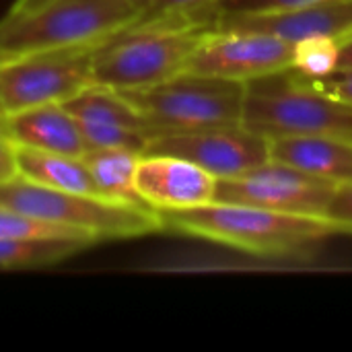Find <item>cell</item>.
<instances>
[{"label": "cell", "mask_w": 352, "mask_h": 352, "mask_svg": "<svg viewBox=\"0 0 352 352\" xmlns=\"http://www.w3.org/2000/svg\"><path fill=\"white\" fill-rule=\"evenodd\" d=\"M93 243L82 239H10L0 237V268L25 270L58 264Z\"/></svg>", "instance_id": "obj_18"}, {"label": "cell", "mask_w": 352, "mask_h": 352, "mask_svg": "<svg viewBox=\"0 0 352 352\" xmlns=\"http://www.w3.org/2000/svg\"><path fill=\"white\" fill-rule=\"evenodd\" d=\"M217 23L212 6L198 12L138 19L95 47L93 82L130 91L171 80L186 72L194 52L217 29Z\"/></svg>", "instance_id": "obj_1"}, {"label": "cell", "mask_w": 352, "mask_h": 352, "mask_svg": "<svg viewBox=\"0 0 352 352\" xmlns=\"http://www.w3.org/2000/svg\"><path fill=\"white\" fill-rule=\"evenodd\" d=\"M336 186L334 182L270 159L241 175L217 179L212 202L248 204L285 214L326 219Z\"/></svg>", "instance_id": "obj_8"}, {"label": "cell", "mask_w": 352, "mask_h": 352, "mask_svg": "<svg viewBox=\"0 0 352 352\" xmlns=\"http://www.w3.org/2000/svg\"><path fill=\"white\" fill-rule=\"evenodd\" d=\"M134 0H52L0 21V60L37 52L99 45L142 14Z\"/></svg>", "instance_id": "obj_4"}, {"label": "cell", "mask_w": 352, "mask_h": 352, "mask_svg": "<svg viewBox=\"0 0 352 352\" xmlns=\"http://www.w3.org/2000/svg\"><path fill=\"white\" fill-rule=\"evenodd\" d=\"M270 159L293 165L309 175L346 184L352 182V140L336 136L270 138Z\"/></svg>", "instance_id": "obj_14"}, {"label": "cell", "mask_w": 352, "mask_h": 352, "mask_svg": "<svg viewBox=\"0 0 352 352\" xmlns=\"http://www.w3.org/2000/svg\"><path fill=\"white\" fill-rule=\"evenodd\" d=\"M326 221L336 233H352V182L336 186L326 210Z\"/></svg>", "instance_id": "obj_23"}, {"label": "cell", "mask_w": 352, "mask_h": 352, "mask_svg": "<svg viewBox=\"0 0 352 352\" xmlns=\"http://www.w3.org/2000/svg\"><path fill=\"white\" fill-rule=\"evenodd\" d=\"M0 206L45 223L85 231L97 241L128 239L163 231L161 217L153 208H138L101 196L54 190L29 182L19 173L0 184Z\"/></svg>", "instance_id": "obj_5"}, {"label": "cell", "mask_w": 352, "mask_h": 352, "mask_svg": "<svg viewBox=\"0 0 352 352\" xmlns=\"http://www.w3.org/2000/svg\"><path fill=\"white\" fill-rule=\"evenodd\" d=\"M338 70H352V33L340 41V62Z\"/></svg>", "instance_id": "obj_27"}, {"label": "cell", "mask_w": 352, "mask_h": 352, "mask_svg": "<svg viewBox=\"0 0 352 352\" xmlns=\"http://www.w3.org/2000/svg\"><path fill=\"white\" fill-rule=\"evenodd\" d=\"M214 0H146L142 14L138 19H155L163 14H182V12H198L212 6ZM136 19V21H138Z\"/></svg>", "instance_id": "obj_24"}, {"label": "cell", "mask_w": 352, "mask_h": 352, "mask_svg": "<svg viewBox=\"0 0 352 352\" xmlns=\"http://www.w3.org/2000/svg\"><path fill=\"white\" fill-rule=\"evenodd\" d=\"M78 122H95V124H118L136 130H146L159 136V132L126 101V97L103 85H89L70 99L62 103Z\"/></svg>", "instance_id": "obj_17"}, {"label": "cell", "mask_w": 352, "mask_h": 352, "mask_svg": "<svg viewBox=\"0 0 352 352\" xmlns=\"http://www.w3.org/2000/svg\"><path fill=\"white\" fill-rule=\"evenodd\" d=\"M241 124L264 136H336L352 140V105L285 68L245 82Z\"/></svg>", "instance_id": "obj_3"}, {"label": "cell", "mask_w": 352, "mask_h": 352, "mask_svg": "<svg viewBox=\"0 0 352 352\" xmlns=\"http://www.w3.org/2000/svg\"><path fill=\"white\" fill-rule=\"evenodd\" d=\"M142 153L130 148H91L82 155L101 196L120 204L151 208L136 190V167ZM155 210V208H153Z\"/></svg>", "instance_id": "obj_16"}, {"label": "cell", "mask_w": 352, "mask_h": 352, "mask_svg": "<svg viewBox=\"0 0 352 352\" xmlns=\"http://www.w3.org/2000/svg\"><path fill=\"white\" fill-rule=\"evenodd\" d=\"M217 29L258 31L293 45L311 37H334L342 41L352 33V0H318L272 14L225 16L219 19Z\"/></svg>", "instance_id": "obj_12"}, {"label": "cell", "mask_w": 352, "mask_h": 352, "mask_svg": "<svg viewBox=\"0 0 352 352\" xmlns=\"http://www.w3.org/2000/svg\"><path fill=\"white\" fill-rule=\"evenodd\" d=\"M144 153L175 155L200 165L217 179H227L270 161V140L248 130L243 124H231L167 132L157 136Z\"/></svg>", "instance_id": "obj_9"}, {"label": "cell", "mask_w": 352, "mask_h": 352, "mask_svg": "<svg viewBox=\"0 0 352 352\" xmlns=\"http://www.w3.org/2000/svg\"><path fill=\"white\" fill-rule=\"evenodd\" d=\"M340 39L311 37L293 45V70L309 78H322L338 70Z\"/></svg>", "instance_id": "obj_20"}, {"label": "cell", "mask_w": 352, "mask_h": 352, "mask_svg": "<svg viewBox=\"0 0 352 352\" xmlns=\"http://www.w3.org/2000/svg\"><path fill=\"white\" fill-rule=\"evenodd\" d=\"M50 0H16L12 6H10V10H8V14H23V12H29V10H33V8H37V6H43V4H47Z\"/></svg>", "instance_id": "obj_28"}, {"label": "cell", "mask_w": 352, "mask_h": 352, "mask_svg": "<svg viewBox=\"0 0 352 352\" xmlns=\"http://www.w3.org/2000/svg\"><path fill=\"white\" fill-rule=\"evenodd\" d=\"M16 171L21 177L54 190L101 196L82 157L16 148Z\"/></svg>", "instance_id": "obj_15"}, {"label": "cell", "mask_w": 352, "mask_h": 352, "mask_svg": "<svg viewBox=\"0 0 352 352\" xmlns=\"http://www.w3.org/2000/svg\"><path fill=\"white\" fill-rule=\"evenodd\" d=\"M293 66V43L258 31L214 29L194 52L186 72L248 82Z\"/></svg>", "instance_id": "obj_10"}, {"label": "cell", "mask_w": 352, "mask_h": 352, "mask_svg": "<svg viewBox=\"0 0 352 352\" xmlns=\"http://www.w3.org/2000/svg\"><path fill=\"white\" fill-rule=\"evenodd\" d=\"M50 2H52V0H50ZM134 2H142V4H144V2H146V0H134Z\"/></svg>", "instance_id": "obj_30"}, {"label": "cell", "mask_w": 352, "mask_h": 352, "mask_svg": "<svg viewBox=\"0 0 352 352\" xmlns=\"http://www.w3.org/2000/svg\"><path fill=\"white\" fill-rule=\"evenodd\" d=\"M120 93L161 136L241 124L245 82L184 72L155 87Z\"/></svg>", "instance_id": "obj_6"}, {"label": "cell", "mask_w": 352, "mask_h": 352, "mask_svg": "<svg viewBox=\"0 0 352 352\" xmlns=\"http://www.w3.org/2000/svg\"><path fill=\"white\" fill-rule=\"evenodd\" d=\"M16 146L0 130V184L16 175Z\"/></svg>", "instance_id": "obj_26"}, {"label": "cell", "mask_w": 352, "mask_h": 352, "mask_svg": "<svg viewBox=\"0 0 352 352\" xmlns=\"http://www.w3.org/2000/svg\"><path fill=\"white\" fill-rule=\"evenodd\" d=\"M4 134L16 148L74 157H82L89 151L76 118L62 103H45L8 113Z\"/></svg>", "instance_id": "obj_13"}, {"label": "cell", "mask_w": 352, "mask_h": 352, "mask_svg": "<svg viewBox=\"0 0 352 352\" xmlns=\"http://www.w3.org/2000/svg\"><path fill=\"white\" fill-rule=\"evenodd\" d=\"M0 237H10V239H82L89 243H99L93 235L70 229V227H60L54 223L39 221L35 217L23 214L19 210L0 206Z\"/></svg>", "instance_id": "obj_19"}, {"label": "cell", "mask_w": 352, "mask_h": 352, "mask_svg": "<svg viewBox=\"0 0 352 352\" xmlns=\"http://www.w3.org/2000/svg\"><path fill=\"white\" fill-rule=\"evenodd\" d=\"M6 118H8V111L4 109V105L0 103V130L4 132V124H6Z\"/></svg>", "instance_id": "obj_29"}, {"label": "cell", "mask_w": 352, "mask_h": 352, "mask_svg": "<svg viewBox=\"0 0 352 352\" xmlns=\"http://www.w3.org/2000/svg\"><path fill=\"white\" fill-rule=\"evenodd\" d=\"M136 190L157 212L186 210L214 200L217 177L175 155L142 153L136 167Z\"/></svg>", "instance_id": "obj_11"}, {"label": "cell", "mask_w": 352, "mask_h": 352, "mask_svg": "<svg viewBox=\"0 0 352 352\" xmlns=\"http://www.w3.org/2000/svg\"><path fill=\"white\" fill-rule=\"evenodd\" d=\"M159 217L167 231L202 237L264 258H289L309 252L336 233L326 219L231 202H210L186 210H159Z\"/></svg>", "instance_id": "obj_2"}, {"label": "cell", "mask_w": 352, "mask_h": 352, "mask_svg": "<svg viewBox=\"0 0 352 352\" xmlns=\"http://www.w3.org/2000/svg\"><path fill=\"white\" fill-rule=\"evenodd\" d=\"M78 122V120H76ZM80 132L91 148H130L144 153L146 146L155 140V134L146 130H136L118 124H95V122H78Z\"/></svg>", "instance_id": "obj_21"}, {"label": "cell", "mask_w": 352, "mask_h": 352, "mask_svg": "<svg viewBox=\"0 0 352 352\" xmlns=\"http://www.w3.org/2000/svg\"><path fill=\"white\" fill-rule=\"evenodd\" d=\"M97 45L37 52L0 60V103L8 113L45 103H64L93 85Z\"/></svg>", "instance_id": "obj_7"}, {"label": "cell", "mask_w": 352, "mask_h": 352, "mask_svg": "<svg viewBox=\"0 0 352 352\" xmlns=\"http://www.w3.org/2000/svg\"><path fill=\"white\" fill-rule=\"evenodd\" d=\"M305 76V74H303ZM309 78V76H307ZM316 87L352 105V70H336L322 78H309Z\"/></svg>", "instance_id": "obj_25"}, {"label": "cell", "mask_w": 352, "mask_h": 352, "mask_svg": "<svg viewBox=\"0 0 352 352\" xmlns=\"http://www.w3.org/2000/svg\"><path fill=\"white\" fill-rule=\"evenodd\" d=\"M318 0H214L212 8L219 19L225 16H256V14H272L291 8H299Z\"/></svg>", "instance_id": "obj_22"}]
</instances>
